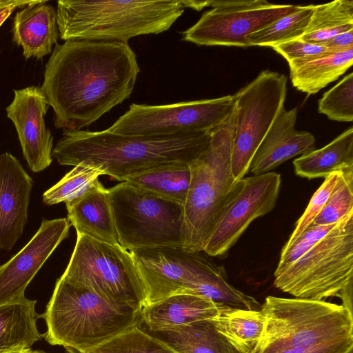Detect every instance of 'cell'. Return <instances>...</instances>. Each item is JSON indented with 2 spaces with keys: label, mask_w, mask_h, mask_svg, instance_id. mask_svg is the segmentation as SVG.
<instances>
[{
  "label": "cell",
  "mask_w": 353,
  "mask_h": 353,
  "mask_svg": "<svg viewBox=\"0 0 353 353\" xmlns=\"http://www.w3.org/2000/svg\"><path fill=\"white\" fill-rule=\"evenodd\" d=\"M140 68L126 42L68 40L56 44L41 87L63 131L81 130L128 99Z\"/></svg>",
  "instance_id": "6da1fadb"
},
{
  "label": "cell",
  "mask_w": 353,
  "mask_h": 353,
  "mask_svg": "<svg viewBox=\"0 0 353 353\" xmlns=\"http://www.w3.org/2000/svg\"><path fill=\"white\" fill-rule=\"evenodd\" d=\"M210 141V131L161 137L127 136L108 130L63 131L52 156L60 165L85 163L122 182L156 168L192 164Z\"/></svg>",
  "instance_id": "7a4b0ae2"
},
{
  "label": "cell",
  "mask_w": 353,
  "mask_h": 353,
  "mask_svg": "<svg viewBox=\"0 0 353 353\" xmlns=\"http://www.w3.org/2000/svg\"><path fill=\"white\" fill-rule=\"evenodd\" d=\"M265 327L252 353H345L353 347L352 312L342 305L266 297Z\"/></svg>",
  "instance_id": "3957f363"
},
{
  "label": "cell",
  "mask_w": 353,
  "mask_h": 353,
  "mask_svg": "<svg viewBox=\"0 0 353 353\" xmlns=\"http://www.w3.org/2000/svg\"><path fill=\"white\" fill-rule=\"evenodd\" d=\"M41 316L47 325L46 341L70 353L86 352L141 323V311L113 305L62 276Z\"/></svg>",
  "instance_id": "277c9868"
},
{
  "label": "cell",
  "mask_w": 353,
  "mask_h": 353,
  "mask_svg": "<svg viewBox=\"0 0 353 353\" xmlns=\"http://www.w3.org/2000/svg\"><path fill=\"white\" fill-rule=\"evenodd\" d=\"M184 10L181 0H59L56 11L62 40L128 43L169 30Z\"/></svg>",
  "instance_id": "5b68a950"
},
{
  "label": "cell",
  "mask_w": 353,
  "mask_h": 353,
  "mask_svg": "<svg viewBox=\"0 0 353 353\" xmlns=\"http://www.w3.org/2000/svg\"><path fill=\"white\" fill-rule=\"evenodd\" d=\"M234 108L210 131L205 151L191 165L192 178L183 204V248L203 252L219 219L241 185L232 175L231 158Z\"/></svg>",
  "instance_id": "8992f818"
},
{
  "label": "cell",
  "mask_w": 353,
  "mask_h": 353,
  "mask_svg": "<svg viewBox=\"0 0 353 353\" xmlns=\"http://www.w3.org/2000/svg\"><path fill=\"white\" fill-rule=\"evenodd\" d=\"M274 285L299 299L321 301L337 296L352 312L353 212L300 259L274 275Z\"/></svg>",
  "instance_id": "52a82bcc"
},
{
  "label": "cell",
  "mask_w": 353,
  "mask_h": 353,
  "mask_svg": "<svg viewBox=\"0 0 353 353\" xmlns=\"http://www.w3.org/2000/svg\"><path fill=\"white\" fill-rule=\"evenodd\" d=\"M77 236L70 261L61 276L113 305L141 311L145 305V291L131 252L120 245Z\"/></svg>",
  "instance_id": "ba28073f"
},
{
  "label": "cell",
  "mask_w": 353,
  "mask_h": 353,
  "mask_svg": "<svg viewBox=\"0 0 353 353\" xmlns=\"http://www.w3.org/2000/svg\"><path fill=\"white\" fill-rule=\"evenodd\" d=\"M119 245L128 251L183 247V205L126 181L109 188Z\"/></svg>",
  "instance_id": "9c48e42d"
},
{
  "label": "cell",
  "mask_w": 353,
  "mask_h": 353,
  "mask_svg": "<svg viewBox=\"0 0 353 353\" xmlns=\"http://www.w3.org/2000/svg\"><path fill=\"white\" fill-rule=\"evenodd\" d=\"M287 82L283 74L263 70L233 95L234 121L231 168L236 181L243 179L250 171L257 149L284 108Z\"/></svg>",
  "instance_id": "30bf717a"
},
{
  "label": "cell",
  "mask_w": 353,
  "mask_h": 353,
  "mask_svg": "<svg viewBox=\"0 0 353 353\" xmlns=\"http://www.w3.org/2000/svg\"><path fill=\"white\" fill-rule=\"evenodd\" d=\"M234 108L233 95L165 105L132 103L107 130L137 137L210 132L221 124Z\"/></svg>",
  "instance_id": "8fae6325"
},
{
  "label": "cell",
  "mask_w": 353,
  "mask_h": 353,
  "mask_svg": "<svg viewBox=\"0 0 353 353\" xmlns=\"http://www.w3.org/2000/svg\"><path fill=\"white\" fill-rule=\"evenodd\" d=\"M145 291V305L178 294H192L201 285L225 272L202 252L182 247H165L130 251Z\"/></svg>",
  "instance_id": "7c38bea8"
},
{
  "label": "cell",
  "mask_w": 353,
  "mask_h": 353,
  "mask_svg": "<svg viewBox=\"0 0 353 353\" xmlns=\"http://www.w3.org/2000/svg\"><path fill=\"white\" fill-rule=\"evenodd\" d=\"M212 8L182 32V39L199 46H250L248 37L299 6L265 0L209 1Z\"/></svg>",
  "instance_id": "4fadbf2b"
},
{
  "label": "cell",
  "mask_w": 353,
  "mask_h": 353,
  "mask_svg": "<svg viewBox=\"0 0 353 353\" xmlns=\"http://www.w3.org/2000/svg\"><path fill=\"white\" fill-rule=\"evenodd\" d=\"M281 179L274 172L241 180V185L219 219L203 252L225 257L250 224L270 212L279 197Z\"/></svg>",
  "instance_id": "5bb4252c"
},
{
  "label": "cell",
  "mask_w": 353,
  "mask_h": 353,
  "mask_svg": "<svg viewBox=\"0 0 353 353\" xmlns=\"http://www.w3.org/2000/svg\"><path fill=\"white\" fill-rule=\"evenodd\" d=\"M67 218L43 219L29 242L0 265V305L25 297L26 288L58 245L69 235Z\"/></svg>",
  "instance_id": "9a60e30c"
},
{
  "label": "cell",
  "mask_w": 353,
  "mask_h": 353,
  "mask_svg": "<svg viewBox=\"0 0 353 353\" xmlns=\"http://www.w3.org/2000/svg\"><path fill=\"white\" fill-rule=\"evenodd\" d=\"M7 117L17 130L22 152L30 169L44 170L52 161L53 137L45 122L49 105L41 88L29 86L14 90Z\"/></svg>",
  "instance_id": "2e32d148"
},
{
  "label": "cell",
  "mask_w": 353,
  "mask_h": 353,
  "mask_svg": "<svg viewBox=\"0 0 353 353\" xmlns=\"http://www.w3.org/2000/svg\"><path fill=\"white\" fill-rule=\"evenodd\" d=\"M32 177L10 152L0 154V248L11 250L28 221Z\"/></svg>",
  "instance_id": "e0dca14e"
},
{
  "label": "cell",
  "mask_w": 353,
  "mask_h": 353,
  "mask_svg": "<svg viewBox=\"0 0 353 353\" xmlns=\"http://www.w3.org/2000/svg\"><path fill=\"white\" fill-rule=\"evenodd\" d=\"M297 108H283L257 149L250 166L254 175L270 172L285 161L315 150V138L295 130Z\"/></svg>",
  "instance_id": "ac0fdd59"
},
{
  "label": "cell",
  "mask_w": 353,
  "mask_h": 353,
  "mask_svg": "<svg viewBox=\"0 0 353 353\" xmlns=\"http://www.w3.org/2000/svg\"><path fill=\"white\" fill-rule=\"evenodd\" d=\"M46 1H33L14 18L12 39L23 49V55L41 59L52 52L59 37L57 11Z\"/></svg>",
  "instance_id": "d6986e66"
},
{
  "label": "cell",
  "mask_w": 353,
  "mask_h": 353,
  "mask_svg": "<svg viewBox=\"0 0 353 353\" xmlns=\"http://www.w3.org/2000/svg\"><path fill=\"white\" fill-rule=\"evenodd\" d=\"M225 306L202 296L178 294L143 306L141 320L150 332H156L196 321L214 319Z\"/></svg>",
  "instance_id": "ffe728a7"
},
{
  "label": "cell",
  "mask_w": 353,
  "mask_h": 353,
  "mask_svg": "<svg viewBox=\"0 0 353 353\" xmlns=\"http://www.w3.org/2000/svg\"><path fill=\"white\" fill-rule=\"evenodd\" d=\"M68 217L77 234L119 245L108 189L101 183L79 198L65 203Z\"/></svg>",
  "instance_id": "44dd1931"
},
{
  "label": "cell",
  "mask_w": 353,
  "mask_h": 353,
  "mask_svg": "<svg viewBox=\"0 0 353 353\" xmlns=\"http://www.w3.org/2000/svg\"><path fill=\"white\" fill-rule=\"evenodd\" d=\"M36 303L25 296L0 305V353L29 349L43 336L37 325Z\"/></svg>",
  "instance_id": "7402d4cb"
},
{
  "label": "cell",
  "mask_w": 353,
  "mask_h": 353,
  "mask_svg": "<svg viewBox=\"0 0 353 353\" xmlns=\"http://www.w3.org/2000/svg\"><path fill=\"white\" fill-rule=\"evenodd\" d=\"M295 174L309 179L353 170V128L325 146L301 155L293 161Z\"/></svg>",
  "instance_id": "603a6c76"
},
{
  "label": "cell",
  "mask_w": 353,
  "mask_h": 353,
  "mask_svg": "<svg viewBox=\"0 0 353 353\" xmlns=\"http://www.w3.org/2000/svg\"><path fill=\"white\" fill-rule=\"evenodd\" d=\"M179 353H241L215 327L203 320L154 332Z\"/></svg>",
  "instance_id": "cb8c5ba5"
},
{
  "label": "cell",
  "mask_w": 353,
  "mask_h": 353,
  "mask_svg": "<svg viewBox=\"0 0 353 353\" xmlns=\"http://www.w3.org/2000/svg\"><path fill=\"white\" fill-rule=\"evenodd\" d=\"M212 321L239 352L252 353L263 332L265 319L261 310L225 306Z\"/></svg>",
  "instance_id": "d4e9b609"
},
{
  "label": "cell",
  "mask_w": 353,
  "mask_h": 353,
  "mask_svg": "<svg viewBox=\"0 0 353 353\" xmlns=\"http://www.w3.org/2000/svg\"><path fill=\"white\" fill-rule=\"evenodd\" d=\"M353 63V48L310 60L290 70L296 90L314 94L343 74Z\"/></svg>",
  "instance_id": "484cf974"
},
{
  "label": "cell",
  "mask_w": 353,
  "mask_h": 353,
  "mask_svg": "<svg viewBox=\"0 0 353 353\" xmlns=\"http://www.w3.org/2000/svg\"><path fill=\"white\" fill-rule=\"evenodd\" d=\"M191 164L156 168L128 179L126 182L162 198L183 204L190 188Z\"/></svg>",
  "instance_id": "4316f807"
},
{
  "label": "cell",
  "mask_w": 353,
  "mask_h": 353,
  "mask_svg": "<svg viewBox=\"0 0 353 353\" xmlns=\"http://www.w3.org/2000/svg\"><path fill=\"white\" fill-rule=\"evenodd\" d=\"M353 30V1L335 0L314 5L310 21L300 38L322 45L336 34Z\"/></svg>",
  "instance_id": "83f0119b"
},
{
  "label": "cell",
  "mask_w": 353,
  "mask_h": 353,
  "mask_svg": "<svg viewBox=\"0 0 353 353\" xmlns=\"http://www.w3.org/2000/svg\"><path fill=\"white\" fill-rule=\"evenodd\" d=\"M314 5L299 6V8L272 22L248 37L250 46L274 47L300 39L305 32Z\"/></svg>",
  "instance_id": "f1b7e54d"
},
{
  "label": "cell",
  "mask_w": 353,
  "mask_h": 353,
  "mask_svg": "<svg viewBox=\"0 0 353 353\" xmlns=\"http://www.w3.org/2000/svg\"><path fill=\"white\" fill-rule=\"evenodd\" d=\"M101 175L104 174L99 168L80 163L43 194V201L47 205H52L75 200L98 185Z\"/></svg>",
  "instance_id": "f546056e"
},
{
  "label": "cell",
  "mask_w": 353,
  "mask_h": 353,
  "mask_svg": "<svg viewBox=\"0 0 353 353\" xmlns=\"http://www.w3.org/2000/svg\"><path fill=\"white\" fill-rule=\"evenodd\" d=\"M353 212V170L340 172L336 183L314 225H330Z\"/></svg>",
  "instance_id": "4dcf8cb0"
},
{
  "label": "cell",
  "mask_w": 353,
  "mask_h": 353,
  "mask_svg": "<svg viewBox=\"0 0 353 353\" xmlns=\"http://www.w3.org/2000/svg\"><path fill=\"white\" fill-rule=\"evenodd\" d=\"M318 111L333 121H353L352 72L344 77L337 84L323 94L318 101Z\"/></svg>",
  "instance_id": "1f68e13d"
},
{
  "label": "cell",
  "mask_w": 353,
  "mask_h": 353,
  "mask_svg": "<svg viewBox=\"0 0 353 353\" xmlns=\"http://www.w3.org/2000/svg\"><path fill=\"white\" fill-rule=\"evenodd\" d=\"M337 223L330 225L311 224L290 247L281 250L280 259L274 272V275L282 272L308 252Z\"/></svg>",
  "instance_id": "d6a6232c"
},
{
  "label": "cell",
  "mask_w": 353,
  "mask_h": 353,
  "mask_svg": "<svg viewBox=\"0 0 353 353\" xmlns=\"http://www.w3.org/2000/svg\"><path fill=\"white\" fill-rule=\"evenodd\" d=\"M339 172H333L325 178L323 183L312 195L306 209L296 222L294 229L282 250H285L290 247L313 223L332 192Z\"/></svg>",
  "instance_id": "836d02e7"
},
{
  "label": "cell",
  "mask_w": 353,
  "mask_h": 353,
  "mask_svg": "<svg viewBox=\"0 0 353 353\" xmlns=\"http://www.w3.org/2000/svg\"><path fill=\"white\" fill-rule=\"evenodd\" d=\"M272 48L287 60L290 70L294 69L310 60L337 53L323 45L311 43L301 39L289 41Z\"/></svg>",
  "instance_id": "e575fe53"
},
{
  "label": "cell",
  "mask_w": 353,
  "mask_h": 353,
  "mask_svg": "<svg viewBox=\"0 0 353 353\" xmlns=\"http://www.w3.org/2000/svg\"><path fill=\"white\" fill-rule=\"evenodd\" d=\"M119 336L132 353H179L140 325L129 329Z\"/></svg>",
  "instance_id": "d590c367"
},
{
  "label": "cell",
  "mask_w": 353,
  "mask_h": 353,
  "mask_svg": "<svg viewBox=\"0 0 353 353\" xmlns=\"http://www.w3.org/2000/svg\"><path fill=\"white\" fill-rule=\"evenodd\" d=\"M322 45L335 52L353 48V30L339 33Z\"/></svg>",
  "instance_id": "8d00e7d4"
},
{
  "label": "cell",
  "mask_w": 353,
  "mask_h": 353,
  "mask_svg": "<svg viewBox=\"0 0 353 353\" xmlns=\"http://www.w3.org/2000/svg\"><path fill=\"white\" fill-rule=\"evenodd\" d=\"M74 353H132L124 345L119 335L105 343L84 352Z\"/></svg>",
  "instance_id": "74e56055"
},
{
  "label": "cell",
  "mask_w": 353,
  "mask_h": 353,
  "mask_svg": "<svg viewBox=\"0 0 353 353\" xmlns=\"http://www.w3.org/2000/svg\"><path fill=\"white\" fill-rule=\"evenodd\" d=\"M33 1H17L15 0L12 3L0 8V26L5 20L12 14L17 7L26 6L31 3Z\"/></svg>",
  "instance_id": "f35d334b"
},
{
  "label": "cell",
  "mask_w": 353,
  "mask_h": 353,
  "mask_svg": "<svg viewBox=\"0 0 353 353\" xmlns=\"http://www.w3.org/2000/svg\"><path fill=\"white\" fill-rule=\"evenodd\" d=\"M184 8H191L198 11L209 6V1H183L181 0Z\"/></svg>",
  "instance_id": "ab89813d"
},
{
  "label": "cell",
  "mask_w": 353,
  "mask_h": 353,
  "mask_svg": "<svg viewBox=\"0 0 353 353\" xmlns=\"http://www.w3.org/2000/svg\"><path fill=\"white\" fill-rule=\"evenodd\" d=\"M15 0H0V8L12 3Z\"/></svg>",
  "instance_id": "60d3db41"
},
{
  "label": "cell",
  "mask_w": 353,
  "mask_h": 353,
  "mask_svg": "<svg viewBox=\"0 0 353 353\" xmlns=\"http://www.w3.org/2000/svg\"><path fill=\"white\" fill-rule=\"evenodd\" d=\"M25 353H46L39 350H32L30 348L25 350Z\"/></svg>",
  "instance_id": "b9f144b4"
},
{
  "label": "cell",
  "mask_w": 353,
  "mask_h": 353,
  "mask_svg": "<svg viewBox=\"0 0 353 353\" xmlns=\"http://www.w3.org/2000/svg\"><path fill=\"white\" fill-rule=\"evenodd\" d=\"M7 353H25V350H20V351H13V352H7Z\"/></svg>",
  "instance_id": "7bdbcfd3"
},
{
  "label": "cell",
  "mask_w": 353,
  "mask_h": 353,
  "mask_svg": "<svg viewBox=\"0 0 353 353\" xmlns=\"http://www.w3.org/2000/svg\"><path fill=\"white\" fill-rule=\"evenodd\" d=\"M345 353H353V347H351L348 351H347Z\"/></svg>",
  "instance_id": "ee69618b"
}]
</instances>
